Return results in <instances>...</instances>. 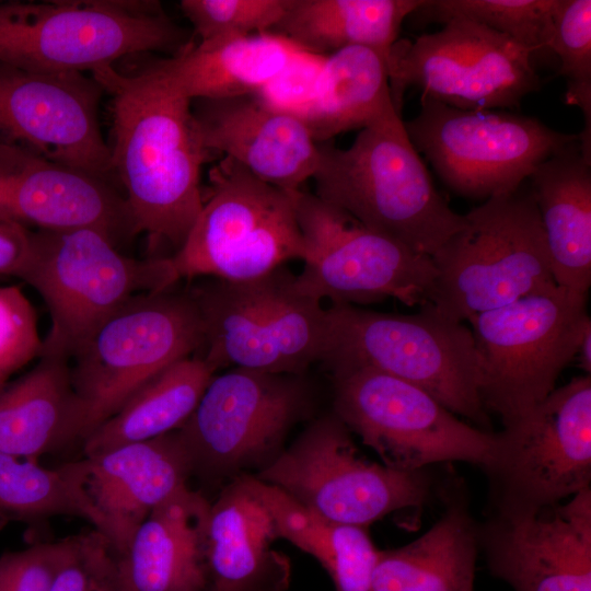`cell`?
I'll return each mask as SVG.
<instances>
[{"instance_id": "1", "label": "cell", "mask_w": 591, "mask_h": 591, "mask_svg": "<svg viewBox=\"0 0 591 591\" xmlns=\"http://www.w3.org/2000/svg\"><path fill=\"white\" fill-rule=\"evenodd\" d=\"M112 97L111 163L138 232L175 252L199 216L206 149L188 99L161 60L136 73L91 72ZM174 252V253H175Z\"/></svg>"}, {"instance_id": "2", "label": "cell", "mask_w": 591, "mask_h": 591, "mask_svg": "<svg viewBox=\"0 0 591 591\" xmlns=\"http://www.w3.org/2000/svg\"><path fill=\"white\" fill-rule=\"evenodd\" d=\"M312 178L320 199L420 255L431 257L466 225L436 189L399 116L361 129L347 149L318 142Z\"/></svg>"}, {"instance_id": "3", "label": "cell", "mask_w": 591, "mask_h": 591, "mask_svg": "<svg viewBox=\"0 0 591 591\" xmlns=\"http://www.w3.org/2000/svg\"><path fill=\"white\" fill-rule=\"evenodd\" d=\"M320 362L332 374L369 368L404 380L490 431L479 397V363L471 328L429 302L413 314L332 304L326 309Z\"/></svg>"}, {"instance_id": "4", "label": "cell", "mask_w": 591, "mask_h": 591, "mask_svg": "<svg viewBox=\"0 0 591 591\" xmlns=\"http://www.w3.org/2000/svg\"><path fill=\"white\" fill-rule=\"evenodd\" d=\"M430 258L428 302L455 322L556 285L545 232L530 188L493 196Z\"/></svg>"}, {"instance_id": "5", "label": "cell", "mask_w": 591, "mask_h": 591, "mask_svg": "<svg viewBox=\"0 0 591 591\" xmlns=\"http://www.w3.org/2000/svg\"><path fill=\"white\" fill-rule=\"evenodd\" d=\"M18 278L40 294L50 314L39 358L68 360L130 298L178 281L169 257H128L93 229L32 231Z\"/></svg>"}, {"instance_id": "6", "label": "cell", "mask_w": 591, "mask_h": 591, "mask_svg": "<svg viewBox=\"0 0 591 591\" xmlns=\"http://www.w3.org/2000/svg\"><path fill=\"white\" fill-rule=\"evenodd\" d=\"M185 33L158 1L0 3V63L35 72H93L131 55L179 50Z\"/></svg>"}, {"instance_id": "7", "label": "cell", "mask_w": 591, "mask_h": 591, "mask_svg": "<svg viewBox=\"0 0 591 591\" xmlns=\"http://www.w3.org/2000/svg\"><path fill=\"white\" fill-rule=\"evenodd\" d=\"M186 291L204 325L201 357L215 371L301 375L320 362L326 309L300 290L287 267L241 281L208 278Z\"/></svg>"}, {"instance_id": "8", "label": "cell", "mask_w": 591, "mask_h": 591, "mask_svg": "<svg viewBox=\"0 0 591 591\" xmlns=\"http://www.w3.org/2000/svg\"><path fill=\"white\" fill-rule=\"evenodd\" d=\"M468 323L479 363V397L502 425L530 413L556 389L591 326L587 294L557 285Z\"/></svg>"}, {"instance_id": "9", "label": "cell", "mask_w": 591, "mask_h": 591, "mask_svg": "<svg viewBox=\"0 0 591 591\" xmlns=\"http://www.w3.org/2000/svg\"><path fill=\"white\" fill-rule=\"evenodd\" d=\"M183 245L170 256L177 279L228 281L263 276L305 257L292 192L268 184L224 157Z\"/></svg>"}, {"instance_id": "10", "label": "cell", "mask_w": 591, "mask_h": 591, "mask_svg": "<svg viewBox=\"0 0 591 591\" xmlns=\"http://www.w3.org/2000/svg\"><path fill=\"white\" fill-rule=\"evenodd\" d=\"M502 426L484 468L493 517H530L590 487V374L554 389L530 413Z\"/></svg>"}, {"instance_id": "11", "label": "cell", "mask_w": 591, "mask_h": 591, "mask_svg": "<svg viewBox=\"0 0 591 591\" xmlns=\"http://www.w3.org/2000/svg\"><path fill=\"white\" fill-rule=\"evenodd\" d=\"M202 345L201 316L186 290L130 298L72 358V385L85 413L84 440L144 383Z\"/></svg>"}, {"instance_id": "12", "label": "cell", "mask_w": 591, "mask_h": 591, "mask_svg": "<svg viewBox=\"0 0 591 591\" xmlns=\"http://www.w3.org/2000/svg\"><path fill=\"white\" fill-rule=\"evenodd\" d=\"M418 153L455 194L486 200L517 190L535 167L579 135L503 109H460L420 96V111L404 120Z\"/></svg>"}, {"instance_id": "13", "label": "cell", "mask_w": 591, "mask_h": 591, "mask_svg": "<svg viewBox=\"0 0 591 591\" xmlns=\"http://www.w3.org/2000/svg\"><path fill=\"white\" fill-rule=\"evenodd\" d=\"M253 476L328 520L367 529L422 506L431 484L426 470L401 471L361 456L334 413L314 420Z\"/></svg>"}, {"instance_id": "14", "label": "cell", "mask_w": 591, "mask_h": 591, "mask_svg": "<svg viewBox=\"0 0 591 591\" xmlns=\"http://www.w3.org/2000/svg\"><path fill=\"white\" fill-rule=\"evenodd\" d=\"M332 375L333 413L383 464L401 471L489 464L496 432L463 421L425 390L369 368Z\"/></svg>"}, {"instance_id": "15", "label": "cell", "mask_w": 591, "mask_h": 591, "mask_svg": "<svg viewBox=\"0 0 591 591\" xmlns=\"http://www.w3.org/2000/svg\"><path fill=\"white\" fill-rule=\"evenodd\" d=\"M291 196L305 246L303 269L296 275L303 293L333 304L428 302L436 279L429 256L367 229L315 195L299 189Z\"/></svg>"}, {"instance_id": "16", "label": "cell", "mask_w": 591, "mask_h": 591, "mask_svg": "<svg viewBox=\"0 0 591 591\" xmlns=\"http://www.w3.org/2000/svg\"><path fill=\"white\" fill-rule=\"evenodd\" d=\"M310 404V391L300 375L243 368L213 375L177 429L193 475L235 478L245 470H260L282 451L285 438Z\"/></svg>"}, {"instance_id": "17", "label": "cell", "mask_w": 591, "mask_h": 591, "mask_svg": "<svg viewBox=\"0 0 591 591\" xmlns=\"http://www.w3.org/2000/svg\"><path fill=\"white\" fill-rule=\"evenodd\" d=\"M443 24L438 32L393 45L387 65L398 114L410 86L460 109L518 108L541 89L529 49L474 21L452 19Z\"/></svg>"}, {"instance_id": "18", "label": "cell", "mask_w": 591, "mask_h": 591, "mask_svg": "<svg viewBox=\"0 0 591 591\" xmlns=\"http://www.w3.org/2000/svg\"><path fill=\"white\" fill-rule=\"evenodd\" d=\"M104 93L92 74L0 63V144L111 179V150L99 121Z\"/></svg>"}, {"instance_id": "19", "label": "cell", "mask_w": 591, "mask_h": 591, "mask_svg": "<svg viewBox=\"0 0 591 591\" xmlns=\"http://www.w3.org/2000/svg\"><path fill=\"white\" fill-rule=\"evenodd\" d=\"M0 221L30 230L93 229L118 247L139 233L111 179L0 144Z\"/></svg>"}, {"instance_id": "20", "label": "cell", "mask_w": 591, "mask_h": 591, "mask_svg": "<svg viewBox=\"0 0 591 591\" xmlns=\"http://www.w3.org/2000/svg\"><path fill=\"white\" fill-rule=\"evenodd\" d=\"M478 545L514 591H591V487L530 517L491 515Z\"/></svg>"}, {"instance_id": "21", "label": "cell", "mask_w": 591, "mask_h": 591, "mask_svg": "<svg viewBox=\"0 0 591 591\" xmlns=\"http://www.w3.org/2000/svg\"><path fill=\"white\" fill-rule=\"evenodd\" d=\"M115 555L152 512L188 485L193 465L177 430L73 461Z\"/></svg>"}, {"instance_id": "22", "label": "cell", "mask_w": 591, "mask_h": 591, "mask_svg": "<svg viewBox=\"0 0 591 591\" xmlns=\"http://www.w3.org/2000/svg\"><path fill=\"white\" fill-rule=\"evenodd\" d=\"M193 101L201 140L211 153H223L288 192L299 190L313 177L318 142L301 118L271 107L256 94Z\"/></svg>"}, {"instance_id": "23", "label": "cell", "mask_w": 591, "mask_h": 591, "mask_svg": "<svg viewBox=\"0 0 591 591\" xmlns=\"http://www.w3.org/2000/svg\"><path fill=\"white\" fill-rule=\"evenodd\" d=\"M210 503L187 485L154 508L114 554L123 591H207Z\"/></svg>"}, {"instance_id": "24", "label": "cell", "mask_w": 591, "mask_h": 591, "mask_svg": "<svg viewBox=\"0 0 591 591\" xmlns=\"http://www.w3.org/2000/svg\"><path fill=\"white\" fill-rule=\"evenodd\" d=\"M279 538L271 514L233 478L210 503L207 571L212 591H286L291 566L274 547Z\"/></svg>"}, {"instance_id": "25", "label": "cell", "mask_w": 591, "mask_h": 591, "mask_svg": "<svg viewBox=\"0 0 591 591\" xmlns=\"http://www.w3.org/2000/svg\"><path fill=\"white\" fill-rule=\"evenodd\" d=\"M85 437V413L69 360L40 357L24 375L0 389V452L37 461Z\"/></svg>"}, {"instance_id": "26", "label": "cell", "mask_w": 591, "mask_h": 591, "mask_svg": "<svg viewBox=\"0 0 591 591\" xmlns=\"http://www.w3.org/2000/svg\"><path fill=\"white\" fill-rule=\"evenodd\" d=\"M557 286L588 294L591 285V162L579 140L529 176Z\"/></svg>"}, {"instance_id": "27", "label": "cell", "mask_w": 591, "mask_h": 591, "mask_svg": "<svg viewBox=\"0 0 591 591\" xmlns=\"http://www.w3.org/2000/svg\"><path fill=\"white\" fill-rule=\"evenodd\" d=\"M304 50L274 33L188 42L160 59L192 101L257 94Z\"/></svg>"}, {"instance_id": "28", "label": "cell", "mask_w": 591, "mask_h": 591, "mask_svg": "<svg viewBox=\"0 0 591 591\" xmlns=\"http://www.w3.org/2000/svg\"><path fill=\"white\" fill-rule=\"evenodd\" d=\"M478 526L452 505L422 535L380 551L369 591H473Z\"/></svg>"}, {"instance_id": "29", "label": "cell", "mask_w": 591, "mask_h": 591, "mask_svg": "<svg viewBox=\"0 0 591 591\" xmlns=\"http://www.w3.org/2000/svg\"><path fill=\"white\" fill-rule=\"evenodd\" d=\"M387 59L360 46L326 55L313 97L301 117L316 142L402 117L392 99Z\"/></svg>"}, {"instance_id": "30", "label": "cell", "mask_w": 591, "mask_h": 591, "mask_svg": "<svg viewBox=\"0 0 591 591\" xmlns=\"http://www.w3.org/2000/svg\"><path fill=\"white\" fill-rule=\"evenodd\" d=\"M426 0H290L270 33L301 49L326 56L368 47L389 58L404 20Z\"/></svg>"}, {"instance_id": "31", "label": "cell", "mask_w": 591, "mask_h": 591, "mask_svg": "<svg viewBox=\"0 0 591 591\" xmlns=\"http://www.w3.org/2000/svg\"><path fill=\"white\" fill-rule=\"evenodd\" d=\"M240 476L271 514L278 537L316 559L331 577L335 591L370 590L380 551L367 528L328 520L253 475Z\"/></svg>"}, {"instance_id": "32", "label": "cell", "mask_w": 591, "mask_h": 591, "mask_svg": "<svg viewBox=\"0 0 591 591\" xmlns=\"http://www.w3.org/2000/svg\"><path fill=\"white\" fill-rule=\"evenodd\" d=\"M216 371L201 356L181 359L144 383L82 443L83 455L146 441L179 429Z\"/></svg>"}, {"instance_id": "33", "label": "cell", "mask_w": 591, "mask_h": 591, "mask_svg": "<svg viewBox=\"0 0 591 591\" xmlns=\"http://www.w3.org/2000/svg\"><path fill=\"white\" fill-rule=\"evenodd\" d=\"M55 517L81 518L104 535V523L82 489L74 462L48 468L0 452V525L38 524Z\"/></svg>"}, {"instance_id": "34", "label": "cell", "mask_w": 591, "mask_h": 591, "mask_svg": "<svg viewBox=\"0 0 591 591\" xmlns=\"http://www.w3.org/2000/svg\"><path fill=\"white\" fill-rule=\"evenodd\" d=\"M555 3L556 0H426L415 13L440 23L452 19L474 21L533 53L548 48Z\"/></svg>"}, {"instance_id": "35", "label": "cell", "mask_w": 591, "mask_h": 591, "mask_svg": "<svg viewBox=\"0 0 591 591\" xmlns=\"http://www.w3.org/2000/svg\"><path fill=\"white\" fill-rule=\"evenodd\" d=\"M560 59L558 76L567 80L565 103L581 108L582 155L591 162V1L556 0L548 44Z\"/></svg>"}, {"instance_id": "36", "label": "cell", "mask_w": 591, "mask_h": 591, "mask_svg": "<svg viewBox=\"0 0 591 591\" xmlns=\"http://www.w3.org/2000/svg\"><path fill=\"white\" fill-rule=\"evenodd\" d=\"M290 0H182L199 43L270 33Z\"/></svg>"}, {"instance_id": "37", "label": "cell", "mask_w": 591, "mask_h": 591, "mask_svg": "<svg viewBox=\"0 0 591 591\" xmlns=\"http://www.w3.org/2000/svg\"><path fill=\"white\" fill-rule=\"evenodd\" d=\"M71 537L69 554L49 591H123L107 538L95 529Z\"/></svg>"}, {"instance_id": "38", "label": "cell", "mask_w": 591, "mask_h": 591, "mask_svg": "<svg viewBox=\"0 0 591 591\" xmlns=\"http://www.w3.org/2000/svg\"><path fill=\"white\" fill-rule=\"evenodd\" d=\"M43 339L32 303L15 286L0 287V389L40 356Z\"/></svg>"}, {"instance_id": "39", "label": "cell", "mask_w": 591, "mask_h": 591, "mask_svg": "<svg viewBox=\"0 0 591 591\" xmlns=\"http://www.w3.org/2000/svg\"><path fill=\"white\" fill-rule=\"evenodd\" d=\"M72 537L35 543L0 556V591H49L69 554Z\"/></svg>"}, {"instance_id": "40", "label": "cell", "mask_w": 591, "mask_h": 591, "mask_svg": "<svg viewBox=\"0 0 591 591\" xmlns=\"http://www.w3.org/2000/svg\"><path fill=\"white\" fill-rule=\"evenodd\" d=\"M325 57L304 50L256 95L271 107L301 118L313 97Z\"/></svg>"}, {"instance_id": "41", "label": "cell", "mask_w": 591, "mask_h": 591, "mask_svg": "<svg viewBox=\"0 0 591 591\" xmlns=\"http://www.w3.org/2000/svg\"><path fill=\"white\" fill-rule=\"evenodd\" d=\"M32 230L0 221V276L19 277L31 252Z\"/></svg>"}, {"instance_id": "42", "label": "cell", "mask_w": 591, "mask_h": 591, "mask_svg": "<svg viewBox=\"0 0 591 591\" xmlns=\"http://www.w3.org/2000/svg\"><path fill=\"white\" fill-rule=\"evenodd\" d=\"M577 355L579 358L580 368L586 372V374H590L591 372V326H589L586 329Z\"/></svg>"}, {"instance_id": "43", "label": "cell", "mask_w": 591, "mask_h": 591, "mask_svg": "<svg viewBox=\"0 0 591 591\" xmlns=\"http://www.w3.org/2000/svg\"><path fill=\"white\" fill-rule=\"evenodd\" d=\"M207 591H212V590L208 588V590H207Z\"/></svg>"}]
</instances>
